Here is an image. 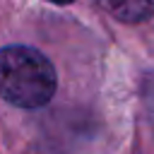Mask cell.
Wrapping results in <instances>:
<instances>
[{"instance_id": "cell-1", "label": "cell", "mask_w": 154, "mask_h": 154, "mask_svg": "<svg viewBox=\"0 0 154 154\" xmlns=\"http://www.w3.org/2000/svg\"><path fill=\"white\" fill-rule=\"evenodd\" d=\"M55 94L53 63L31 46L0 48V96L19 108H38Z\"/></svg>"}, {"instance_id": "cell-2", "label": "cell", "mask_w": 154, "mask_h": 154, "mask_svg": "<svg viewBox=\"0 0 154 154\" xmlns=\"http://www.w3.org/2000/svg\"><path fill=\"white\" fill-rule=\"evenodd\" d=\"M99 5L118 22L137 24L154 14V0H99Z\"/></svg>"}, {"instance_id": "cell-3", "label": "cell", "mask_w": 154, "mask_h": 154, "mask_svg": "<svg viewBox=\"0 0 154 154\" xmlns=\"http://www.w3.org/2000/svg\"><path fill=\"white\" fill-rule=\"evenodd\" d=\"M53 2H72V0H53Z\"/></svg>"}]
</instances>
